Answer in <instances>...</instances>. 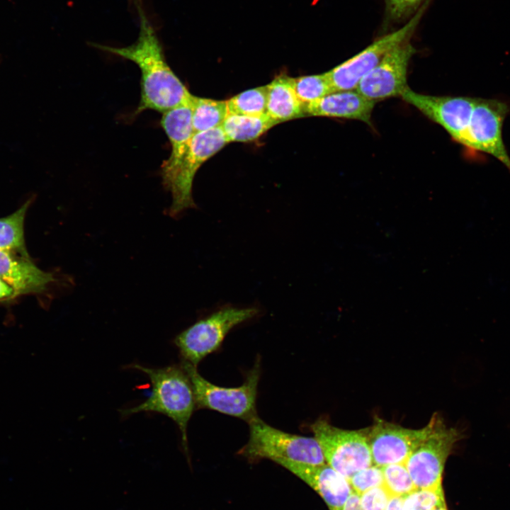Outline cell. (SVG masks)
<instances>
[{
    "instance_id": "obj_30",
    "label": "cell",
    "mask_w": 510,
    "mask_h": 510,
    "mask_svg": "<svg viewBox=\"0 0 510 510\" xmlns=\"http://www.w3.org/2000/svg\"><path fill=\"white\" fill-rule=\"evenodd\" d=\"M15 297L14 290L4 280L0 279V299Z\"/></svg>"
},
{
    "instance_id": "obj_3",
    "label": "cell",
    "mask_w": 510,
    "mask_h": 510,
    "mask_svg": "<svg viewBox=\"0 0 510 510\" xmlns=\"http://www.w3.org/2000/svg\"><path fill=\"white\" fill-rule=\"evenodd\" d=\"M249 438L239 453L250 460H287L309 465L326 463L314 437L288 434L276 429L257 416L248 421Z\"/></svg>"
},
{
    "instance_id": "obj_6",
    "label": "cell",
    "mask_w": 510,
    "mask_h": 510,
    "mask_svg": "<svg viewBox=\"0 0 510 510\" xmlns=\"http://www.w3.org/2000/svg\"><path fill=\"white\" fill-rule=\"evenodd\" d=\"M259 312L254 307H225L200 319L174 339L185 361L197 366L208 355L215 351L229 332L252 319Z\"/></svg>"
},
{
    "instance_id": "obj_7",
    "label": "cell",
    "mask_w": 510,
    "mask_h": 510,
    "mask_svg": "<svg viewBox=\"0 0 510 510\" xmlns=\"http://www.w3.org/2000/svg\"><path fill=\"white\" fill-rule=\"evenodd\" d=\"M368 429H342L324 419H317L311 425L326 463L347 479L373 465Z\"/></svg>"
},
{
    "instance_id": "obj_28",
    "label": "cell",
    "mask_w": 510,
    "mask_h": 510,
    "mask_svg": "<svg viewBox=\"0 0 510 510\" xmlns=\"http://www.w3.org/2000/svg\"><path fill=\"white\" fill-rule=\"evenodd\" d=\"M342 510H363L360 505L359 494L353 492L345 503Z\"/></svg>"
},
{
    "instance_id": "obj_12",
    "label": "cell",
    "mask_w": 510,
    "mask_h": 510,
    "mask_svg": "<svg viewBox=\"0 0 510 510\" xmlns=\"http://www.w3.org/2000/svg\"><path fill=\"white\" fill-rule=\"evenodd\" d=\"M416 52L410 38L393 48L359 81L355 89L366 98L378 102L401 96L408 88L407 70Z\"/></svg>"
},
{
    "instance_id": "obj_27",
    "label": "cell",
    "mask_w": 510,
    "mask_h": 510,
    "mask_svg": "<svg viewBox=\"0 0 510 510\" xmlns=\"http://www.w3.org/2000/svg\"><path fill=\"white\" fill-rule=\"evenodd\" d=\"M390 495L385 487L372 488L359 495L363 510H385Z\"/></svg>"
},
{
    "instance_id": "obj_11",
    "label": "cell",
    "mask_w": 510,
    "mask_h": 510,
    "mask_svg": "<svg viewBox=\"0 0 510 510\" xmlns=\"http://www.w3.org/2000/svg\"><path fill=\"white\" fill-rule=\"evenodd\" d=\"M401 97L464 147L477 97L426 95L409 87Z\"/></svg>"
},
{
    "instance_id": "obj_8",
    "label": "cell",
    "mask_w": 510,
    "mask_h": 510,
    "mask_svg": "<svg viewBox=\"0 0 510 510\" xmlns=\"http://www.w3.org/2000/svg\"><path fill=\"white\" fill-rule=\"evenodd\" d=\"M429 1L430 0H427L402 28L375 40L354 56L327 72L334 91L355 89L361 79L373 69L387 52L410 38Z\"/></svg>"
},
{
    "instance_id": "obj_29",
    "label": "cell",
    "mask_w": 510,
    "mask_h": 510,
    "mask_svg": "<svg viewBox=\"0 0 510 510\" xmlns=\"http://www.w3.org/2000/svg\"><path fill=\"white\" fill-rule=\"evenodd\" d=\"M403 497L390 496L385 510H403Z\"/></svg>"
},
{
    "instance_id": "obj_13",
    "label": "cell",
    "mask_w": 510,
    "mask_h": 510,
    "mask_svg": "<svg viewBox=\"0 0 510 510\" xmlns=\"http://www.w3.org/2000/svg\"><path fill=\"white\" fill-rule=\"evenodd\" d=\"M276 463L314 489L324 499L329 510H342L353 492L348 479L327 463L309 465L287 460H279Z\"/></svg>"
},
{
    "instance_id": "obj_14",
    "label": "cell",
    "mask_w": 510,
    "mask_h": 510,
    "mask_svg": "<svg viewBox=\"0 0 510 510\" xmlns=\"http://www.w3.org/2000/svg\"><path fill=\"white\" fill-rule=\"evenodd\" d=\"M0 279L20 295L45 292L56 279L52 273L39 268L29 258L13 251L0 250Z\"/></svg>"
},
{
    "instance_id": "obj_15",
    "label": "cell",
    "mask_w": 510,
    "mask_h": 510,
    "mask_svg": "<svg viewBox=\"0 0 510 510\" xmlns=\"http://www.w3.org/2000/svg\"><path fill=\"white\" fill-rule=\"evenodd\" d=\"M375 102L356 89L336 91L305 105V116H322L356 120L370 124Z\"/></svg>"
},
{
    "instance_id": "obj_18",
    "label": "cell",
    "mask_w": 510,
    "mask_h": 510,
    "mask_svg": "<svg viewBox=\"0 0 510 510\" xmlns=\"http://www.w3.org/2000/svg\"><path fill=\"white\" fill-rule=\"evenodd\" d=\"M277 124L266 113L261 115L229 113L220 128L228 142H248L257 140Z\"/></svg>"
},
{
    "instance_id": "obj_17",
    "label": "cell",
    "mask_w": 510,
    "mask_h": 510,
    "mask_svg": "<svg viewBox=\"0 0 510 510\" xmlns=\"http://www.w3.org/2000/svg\"><path fill=\"white\" fill-rule=\"evenodd\" d=\"M266 86V114L278 124L305 116V106L297 96L290 76L280 74Z\"/></svg>"
},
{
    "instance_id": "obj_9",
    "label": "cell",
    "mask_w": 510,
    "mask_h": 510,
    "mask_svg": "<svg viewBox=\"0 0 510 510\" xmlns=\"http://www.w3.org/2000/svg\"><path fill=\"white\" fill-rule=\"evenodd\" d=\"M461 438L458 429L447 427L441 419L430 436L412 452L404 465L417 489L442 487L446 460Z\"/></svg>"
},
{
    "instance_id": "obj_5",
    "label": "cell",
    "mask_w": 510,
    "mask_h": 510,
    "mask_svg": "<svg viewBox=\"0 0 510 510\" xmlns=\"http://www.w3.org/2000/svg\"><path fill=\"white\" fill-rule=\"evenodd\" d=\"M228 143L222 128L194 133L185 155L174 171L162 178L164 187L170 191L171 205L167 214L176 218L189 208L197 206L192 196L195 175L208 159Z\"/></svg>"
},
{
    "instance_id": "obj_16",
    "label": "cell",
    "mask_w": 510,
    "mask_h": 510,
    "mask_svg": "<svg viewBox=\"0 0 510 510\" xmlns=\"http://www.w3.org/2000/svg\"><path fill=\"white\" fill-rule=\"evenodd\" d=\"M160 123L171 145L170 156L162 165L161 175L162 178H164L177 167L195 133L192 125L191 103L164 112Z\"/></svg>"
},
{
    "instance_id": "obj_23",
    "label": "cell",
    "mask_w": 510,
    "mask_h": 510,
    "mask_svg": "<svg viewBox=\"0 0 510 510\" xmlns=\"http://www.w3.org/2000/svg\"><path fill=\"white\" fill-rule=\"evenodd\" d=\"M383 486L390 496H404L417 489L404 465L394 463L381 467Z\"/></svg>"
},
{
    "instance_id": "obj_4",
    "label": "cell",
    "mask_w": 510,
    "mask_h": 510,
    "mask_svg": "<svg viewBox=\"0 0 510 510\" xmlns=\"http://www.w3.org/2000/svg\"><path fill=\"white\" fill-rule=\"evenodd\" d=\"M260 358L247 374L244 382L238 387H223L203 378L196 366L183 361L181 366L192 385L196 406L242 419L247 422L257 416L256 402L261 375Z\"/></svg>"
},
{
    "instance_id": "obj_1",
    "label": "cell",
    "mask_w": 510,
    "mask_h": 510,
    "mask_svg": "<svg viewBox=\"0 0 510 510\" xmlns=\"http://www.w3.org/2000/svg\"><path fill=\"white\" fill-rule=\"evenodd\" d=\"M140 30L137 40L126 47L91 42L98 50L135 62L141 71V94L135 114L146 110L164 112L191 103V94L168 64L163 47L140 0H134Z\"/></svg>"
},
{
    "instance_id": "obj_2",
    "label": "cell",
    "mask_w": 510,
    "mask_h": 510,
    "mask_svg": "<svg viewBox=\"0 0 510 510\" xmlns=\"http://www.w3.org/2000/svg\"><path fill=\"white\" fill-rule=\"evenodd\" d=\"M129 368L144 373L151 382L152 390L143 402L121 409V416L127 417L145 412L164 414L176 424L186 446L188 424L196 402L192 385L185 370L181 366L175 365L156 368L134 363Z\"/></svg>"
},
{
    "instance_id": "obj_10",
    "label": "cell",
    "mask_w": 510,
    "mask_h": 510,
    "mask_svg": "<svg viewBox=\"0 0 510 510\" xmlns=\"http://www.w3.org/2000/svg\"><path fill=\"white\" fill-rule=\"evenodd\" d=\"M441 419L435 414L423 428L411 429L375 418L368 434L373 465L382 467L404 463L412 452L434 431Z\"/></svg>"
},
{
    "instance_id": "obj_20",
    "label": "cell",
    "mask_w": 510,
    "mask_h": 510,
    "mask_svg": "<svg viewBox=\"0 0 510 510\" xmlns=\"http://www.w3.org/2000/svg\"><path fill=\"white\" fill-rule=\"evenodd\" d=\"M30 201L8 216L0 218V250L28 256L24 240V220Z\"/></svg>"
},
{
    "instance_id": "obj_26",
    "label": "cell",
    "mask_w": 510,
    "mask_h": 510,
    "mask_svg": "<svg viewBox=\"0 0 510 510\" xmlns=\"http://www.w3.org/2000/svg\"><path fill=\"white\" fill-rule=\"evenodd\" d=\"M423 0H385V27L405 20L419 8Z\"/></svg>"
},
{
    "instance_id": "obj_25",
    "label": "cell",
    "mask_w": 510,
    "mask_h": 510,
    "mask_svg": "<svg viewBox=\"0 0 510 510\" xmlns=\"http://www.w3.org/2000/svg\"><path fill=\"white\" fill-rule=\"evenodd\" d=\"M348 480L353 492L359 495L372 488L382 486L384 482L381 467L375 465L358 471Z\"/></svg>"
},
{
    "instance_id": "obj_21",
    "label": "cell",
    "mask_w": 510,
    "mask_h": 510,
    "mask_svg": "<svg viewBox=\"0 0 510 510\" xmlns=\"http://www.w3.org/2000/svg\"><path fill=\"white\" fill-rule=\"evenodd\" d=\"M266 86L242 91L227 101L229 113L261 115L266 113Z\"/></svg>"
},
{
    "instance_id": "obj_24",
    "label": "cell",
    "mask_w": 510,
    "mask_h": 510,
    "mask_svg": "<svg viewBox=\"0 0 510 510\" xmlns=\"http://www.w3.org/2000/svg\"><path fill=\"white\" fill-rule=\"evenodd\" d=\"M444 503L442 487L416 489L403 497V510H432Z\"/></svg>"
},
{
    "instance_id": "obj_22",
    "label": "cell",
    "mask_w": 510,
    "mask_h": 510,
    "mask_svg": "<svg viewBox=\"0 0 510 510\" xmlns=\"http://www.w3.org/2000/svg\"><path fill=\"white\" fill-rule=\"evenodd\" d=\"M290 81L297 96L305 106L334 92L326 72L290 77Z\"/></svg>"
},
{
    "instance_id": "obj_19",
    "label": "cell",
    "mask_w": 510,
    "mask_h": 510,
    "mask_svg": "<svg viewBox=\"0 0 510 510\" xmlns=\"http://www.w3.org/2000/svg\"><path fill=\"white\" fill-rule=\"evenodd\" d=\"M191 107L192 125L195 133L221 127L229 114L227 101L193 95Z\"/></svg>"
},
{
    "instance_id": "obj_31",
    "label": "cell",
    "mask_w": 510,
    "mask_h": 510,
    "mask_svg": "<svg viewBox=\"0 0 510 510\" xmlns=\"http://www.w3.org/2000/svg\"><path fill=\"white\" fill-rule=\"evenodd\" d=\"M432 510H448V509H447L446 503H444V504L436 507L435 509H434Z\"/></svg>"
}]
</instances>
